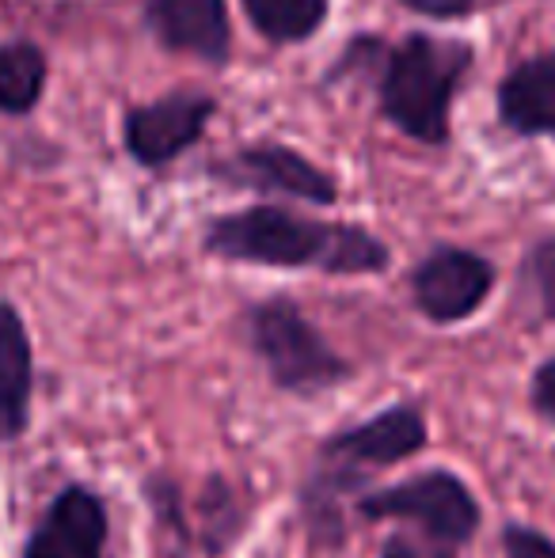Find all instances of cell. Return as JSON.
I'll return each mask as SVG.
<instances>
[{
  "instance_id": "obj_1",
  "label": "cell",
  "mask_w": 555,
  "mask_h": 558,
  "mask_svg": "<svg viewBox=\"0 0 555 558\" xmlns=\"http://www.w3.org/2000/svg\"><path fill=\"white\" fill-rule=\"evenodd\" d=\"M202 251L221 263L270 266V270H316L327 278H365L393 266L381 235L347 221H312L275 202L232 209L202 232Z\"/></svg>"
},
{
  "instance_id": "obj_2",
  "label": "cell",
  "mask_w": 555,
  "mask_h": 558,
  "mask_svg": "<svg viewBox=\"0 0 555 558\" xmlns=\"http://www.w3.org/2000/svg\"><path fill=\"white\" fill-rule=\"evenodd\" d=\"M347 58L358 65H377V104L381 114L419 145H445L449 141V114L475 53L460 38H437L411 31L408 38L385 46L377 38L358 35L347 46Z\"/></svg>"
},
{
  "instance_id": "obj_3",
  "label": "cell",
  "mask_w": 555,
  "mask_h": 558,
  "mask_svg": "<svg viewBox=\"0 0 555 558\" xmlns=\"http://www.w3.org/2000/svg\"><path fill=\"white\" fill-rule=\"evenodd\" d=\"M244 335L270 384L286 396H324L354 376V365L335 350L316 324L289 296H270L248 308Z\"/></svg>"
},
{
  "instance_id": "obj_4",
  "label": "cell",
  "mask_w": 555,
  "mask_h": 558,
  "mask_svg": "<svg viewBox=\"0 0 555 558\" xmlns=\"http://www.w3.org/2000/svg\"><path fill=\"white\" fill-rule=\"evenodd\" d=\"M354 513L362 521H411L422 536L453 547L472 544L483 524L480 498L453 468H426L403 483L365 490L354 501Z\"/></svg>"
},
{
  "instance_id": "obj_5",
  "label": "cell",
  "mask_w": 555,
  "mask_h": 558,
  "mask_svg": "<svg viewBox=\"0 0 555 558\" xmlns=\"http://www.w3.org/2000/svg\"><path fill=\"white\" fill-rule=\"evenodd\" d=\"M206 175L225 186H237V191L281 194V198H293L319 209L339 202V179L319 168V163H312L304 153L278 145V141L232 148L229 156L209 163Z\"/></svg>"
},
{
  "instance_id": "obj_6",
  "label": "cell",
  "mask_w": 555,
  "mask_h": 558,
  "mask_svg": "<svg viewBox=\"0 0 555 558\" xmlns=\"http://www.w3.org/2000/svg\"><path fill=\"white\" fill-rule=\"evenodd\" d=\"M495 263L480 251L437 243L430 255H422L411 270V301L419 316H426L437 327H453L472 319L495 293Z\"/></svg>"
},
{
  "instance_id": "obj_7",
  "label": "cell",
  "mask_w": 555,
  "mask_h": 558,
  "mask_svg": "<svg viewBox=\"0 0 555 558\" xmlns=\"http://www.w3.org/2000/svg\"><path fill=\"white\" fill-rule=\"evenodd\" d=\"M214 114L217 99L206 92H168L156 104L130 107L122 118V145L141 168H168L206 137V125Z\"/></svg>"
},
{
  "instance_id": "obj_8",
  "label": "cell",
  "mask_w": 555,
  "mask_h": 558,
  "mask_svg": "<svg viewBox=\"0 0 555 558\" xmlns=\"http://www.w3.org/2000/svg\"><path fill=\"white\" fill-rule=\"evenodd\" d=\"M426 445H430V422H426V414H422V407L393 403L373 414V418L354 422V426L324 437L316 456L373 478V471L396 468V463L419 456Z\"/></svg>"
},
{
  "instance_id": "obj_9",
  "label": "cell",
  "mask_w": 555,
  "mask_h": 558,
  "mask_svg": "<svg viewBox=\"0 0 555 558\" xmlns=\"http://www.w3.org/2000/svg\"><path fill=\"white\" fill-rule=\"evenodd\" d=\"M111 513L92 486L65 483L35 521L20 558H107Z\"/></svg>"
},
{
  "instance_id": "obj_10",
  "label": "cell",
  "mask_w": 555,
  "mask_h": 558,
  "mask_svg": "<svg viewBox=\"0 0 555 558\" xmlns=\"http://www.w3.org/2000/svg\"><path fill=\"white\" fill-rule=\"evenodd\" d=\"M145 27L164 50L225 65L232 53V23L225 0H145Z\"/></svg>"
},
{
  "instance_id": "obj_11",
  "label": "cell",
  "mask_w": 555,
  "mask_h": 558,
  "mask_svg": "<svg viewBox=\"0 0 555 558\" xmlns=\"http://www.w3.org/2000/svg\"><path fill=\"white\" fill-rule=\"evenodd\" d=\"M31 403H35V342L20 308L0 296V445H12L27 434Z\"/></svg>"
},
{
  "instance_id": "obj_12",
  "label": "cell",
  "mask_w": 555,
  "mask_h": 558,
  "mask_svg": "<svg viewBox=\"0 0 555 558\" xmlns=\"http://www.w3.org/2000/svg\"><path fill=\"white\" fill-rule=\"evenodd\" d=\"M495 107L518 137H555V50L514 65L498 84Z\"/></svg>"
},
{
  "instance_id": "obj_13",
  "label": "cell",
  "mask_w": 555,
  "mask_h": 558,
  "mask_svg": "<svg viewBox=\"0 0 555 558\" xmlns=\"http://www.w3.org/2000/svg\"><path fill=\"white\" fill-rule=\"evenodd\" d=\"M46 53L31 38H8L0 43V114L23 118L38 107L46 88Z\"/></svg>"
},
{
  "instance_id": "obj_14",
  "label": "cell",
  "mask_w": 555,
  "mask_h": 558,
  "mask_svg": "<svg viewBox=\"0 0 555 558\" xmlns=\"http://www.w3.org/2000/svg\"><path fill=\"white\" fill-rule=\"evenodd\" d=\"M194 513L202 517V524L194 529V539L209 558H221L232 551V544L240 539L248 524V509L240 506L237 486L225 475H209L202 486V498L194 501Z\"/></svg>"
},
{
  "instance_id": "obj_15",
  "label": "cell",
  "mask_w": 555,
  "mask_h": 558,
  "mask_svg": "<svg viewBox=\"0 0 555 558\" xmlns=\"http://www.w3.org/2000/svg\"><path fill=\"white\" fill-rule=\"evenodd\" d=\"M252 27L275 46L309 43L324 27L331 0H240Z\"/></svg>"
},
{
  "instance_id": "obj_16",
  "label": "cell",
  "mask_w": 555,
  "mask_h": 558,
  "mask_svg": "<svg viewBox=\"0 0 555 558\" xmlns=\"http://www.w3.org/2000/svg\"><path fill=\"white\" fill-rule=\"evenodd\" d=\"M518 308L533 327L555 324V235H544L521 255L518 266Z\"/></svg>"
},
{
  "instance_id": "obj_17",
  "label": "cell",
  "mask_w": 555,
  "mask_h": 558,
  "mask_svg": "<svg viewBox=\"0 0 555 558\" xmlns=\"http://www.w3.org/2000/svg\"><path fill=\"white\" fill-rule=\"evenodd\" d=\"M145 498H148V506H153L156 529L168 532V536L176 539V544H183V551L191 544H198V539H194L191 513H186V506H183V490H179L176 478H168V475H148L145 478Z\"/></svg>"
},
{
  "instance_id": "obj_18",
  "label": "cell",
  "mask_w": 555,
  "mask_h": 558,
  "mask_svg": "<svg viewBox=\"0 0 555 558\" xmlns=\"http://www.w3.org/2000/svg\"><path fill=\"white\" fill-rule=\"evenodd\" d=\"M498 544H503L506 558H555V539L548 532L533 529V524H518V521L503 524Z\"/></svg>"
},
{
  "instance_id": "obj_19",
  "label": "cell",
  "mask_w": 555,
  "mask_h": 558,
  "mask_svg": "<svg viewBox=\"0 0 555 558\" xmlns=\"http://www.w3.org/2000/svg\"><path fill=\"white\" fill-rule=\"evenodd\" d=\"M457 551L460 547L442 544V539H430V536L415 539L411 532H393V536L381 544L377 558H457Z\"/></svg>"
},
{
  "instance_id": "obj_20",
  "label": "cell",
  "mask_w": 555,
  "mask_h": 558,
  "mask_svg": "<svg viewBox=\"0 0 555 558\" xmlns=\"http://www.w3.org/2000/svg\"><path fill=\"white\" fill-rule=\"evenodd\" d=\"M529 407L544 426L555 429V357L541 361L529 376Z\"/></svg>"
},
{
  "instance_id": "obj_21",
  "label": "cell",
  "mask_w": 555,
  "mask_h": 558,
  "mask_svg": "<svg viewBox=\"0 0 555 558\" xmlns=\"http://www.w3.org/2000/svg\"><path fill=\"white\" fill-rule=\"evenodd\" d=\"M408 12L430 15V20H460V15L472 12L475 0H400Z\"/></svg>"
}]
</instances>
